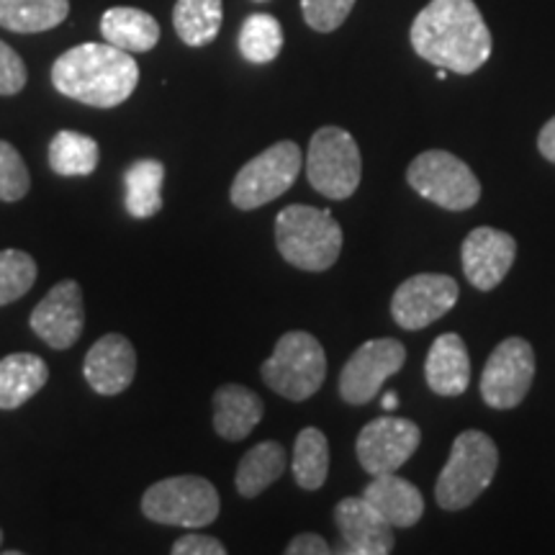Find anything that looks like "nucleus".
<instances>
[{
  "mask_svg": "<svg viewBox=\"0 0 555 555\" xmlns=\"http://www.w3.org/2000/svg\"><path fill=\"white\" fill-rule=\"evenodd\" d=\"M172 555H227V547L221 545V540L211 538V535H183L176 540L172 545Z\"/></svg>",
  "mask_w": 555,
  "mask_h": 555,
  "instance_id": "nucleus-34",
  "label": "nucleus"
},
{
  "mask_svg": "<svg viewBox=\"0 0 555 555\" xmlns=\"http://www.w3.org/2000/svg\"><path fill=\"white\" fill-rule=\"evenodd\" d=\"M50 380V367L31 352H13L0 360V409H18L37 397Z\"/></svg>",
  "mask_w": 555,
  "mask_h": 555,
  "instance_id": "nucleus-21",
  "label": "nucleus"
},
{
  "mask_svg": "<svg viewBox=\"0 0 555 555\" xmlns=\"http://www.w3.org/2000/svg\"><path fill=\"white\" fill-rule=\"evenodd\" d=\"M397 406H399V397L393 391H388L384 397V409H386V412H393Z\"/></svg>",
  "mask_w": 555,
  "mask_h": 555,
  "instance_id": "nucleus-37",
  "label": "nucleus"
},
{
  "mask_svg": "<svg viewBox=\"0 0 555 555\" xmlns=\"http://www.w3.org/2000/svg\"><path fill=\"white\" fill-rule=\"evenodd\" d=\"M311 189L332 201L350 198L363 178V157L350 131L322 127L311 137L307 155Z\"/></svg>",
  "mask_w": 555,
  "mask_h": 555,
  "instance_id": "nucleus-7",
  "label": "nucleus"
},
{
  "mask_svg": "<svg viewBox=\"0 0 555 555\" xmlns=\"http://www.w3.org/2000/svg\"><path fill=\"white\" fill-rule=\"evenodd\" d=\"M535 380V350L522 337H506L494 347L481 373V397L491 409H515Z\"/></svg>",
  "mask_w": 555,
  "mask_h": 555,
  "instance_id": "nucleus-10",
  "label": "nucleus"
},
{
  "mask_svg": "<svg viewBox=\"0 0 555 555\" xmlns=\"http://www.w3.org/2000/svg\"><path fill=\"white\" fill-rule=\"evenodd\" d=\"M517 242L502 229L478 227L463 240L461 260L468 283L478 291H494L515 266Z\"/></svg>",
  "mask_w": 555,
  "mask_h": 555,
  "instance_id": "nucleus-14",
  "label": "nucleus"
},
{
  "mask_svg": "<svg viewBox=\"0 0 555 555\" xmlns=\"http://www.w3.org/2000/svg\"><path fill=\"white\" fill-rule=\"evenodd\" d=\"M69 0H0V26L16 34H39L60 26Z\"/></svg>",
  "mask_w": 555,
  "mask_h": 555,
  "instance_id": "nucleus-25",
  "label": "nucleus"
},
{
  "mask_svg": "<svg viewBox=\"0 0 555 555\" xmlns=\"http://www.w3.org/2000/svg\"><path fill=\"white\" fill-rule=\"evenodd\" d=\"M26 86V65L13 47L0 41V95H16Z\"/></svg>",
  "mask_w": 555,
  "mask_h": 555,
  "instance_id": "nucleus-33",
  "label": "nucleus"
},
{
  "mask_svg": "<svg viewBox=\"0 0 555 555\" xmlns=\"http://www.w3.org/2000/svg\"><path fill=\"white\" fill-rule=\"evenodd\" d=\"M266 406L247 386L227 384L214 393V429L229 442H240L262 422Z\"/></svg>",
  "mask_w": 555,
  "mask_h": 555,
  "instance_id": "nucleus-20",
  "label": "nucleus"
},
{
  "mask_svg": "<svg viewBox=\"0 0 555 555\" xmlns=\"http://www.w3.org/2000/svg\"><path fill=\"white\" fill-rule=\"evenodd\" d=\"M291 470H294L296 483L301 486V489H322L330 476V442L322 429L307 427L298 433Z\"/></svg>",
  "mask_w": 555,
  "mask_h": 555,
  "instance_id": "nucleus-27",
  "label": "nucleus"
},
{
  "mask_svg": "<svg viewBox=\"0 0 555 555\" xmlns=\"http://www.w3.org/2000/svg\"><path fill=\"white\" fill-rule=\"evenodd\" d=\"M37 281V262L24 249H3L0 253V307L16 301Z\"/></svg>",
  "mask_w": 555,
  "mask_h": 555,
  "instance_id": "nucleus-30",
  "label": "nucleus"
},
{
  "mask_svg": "<svg viewBox=\"0 0 555 555\" xmlns=\"http://www.w3.org/2000/svg\"><path fill=\"white\" fill-rule=\"evenodd\" d=\"M283 50V29L270 13H253L240 31V52L253 65H268Z\"/></svg>",
  "mask_w": 555,
  "mask_h": 555,
  "instance_id": "nucleus-29",
  "label": "nucleus"
},
{
  "mask_svg": "<svg viewBox=\"0 0 555 555\" xmlns=\"http://www.w3.org/2000/svg\"><path fill=\"white\" fill-rule=\"evenodd\" d=\"M0 543H3V532H0Z\"/></svg>",
  "mask_w": 555,
  "mask_h": 555,
  "instance_id": "nucleus-39",
  "label": "nucleus"
},
{
  "mask_svg": "<svg viewBox=\"0 0 555 555\" xmlns=\"http://www.w3.org/2000/svg\"><path fill=\"white\" fill-rule=\"evenodd\" d=\"M288 555H330L332 547L327 540L317 532H304V535H296L291 543L286 545Z\"/></svg>",
  "mask_w": 555,
  "mask_h": 555,
  "instance_id": "nucleus-35",
  "label": "nucleus"
},
{
  "mask_svg": "<svg viewBox=\"0 0 555 555\" xmlns=\"http://www.w3.org/2000/svg\"><path fill=\"white\" fill-rule=\"evenodd\" d=\"M124 185H127L129 217L152 219L163 208V185H165V165L159 159H137L124 172Z\"/></svg>",
  "mask_w": 555,
  "mask_h": 555,
  "instance_id": "nucleus-24",
  "label": "nucleus"
},
{
  "mask_svg": "<svg viewBox=\"0 0 555 555\" xmlns=\"http://www.w3.org/2000/svg\"><path fill=\"white\" fill-rule=\"evenodd\" d=\"M86 327L82 291L78 281H62L31 311V330L52 350H67L78 343Z\"/></svg>",
  "mask_w": 555,
  "mask_h": 555,
  "instance_id": "nucleus-15",
  "label": "nucleus"
},
{
  "mask_svg": "<svg viewBox=\"0 0 555 555\" xmlns=\"http://www.w3.org/2000/svg\"><path fill=\"white\" fill-rule=\"evenodd\" d=\"M406 363V347L393 337L367 339L352 352L339 373V397L347 404L363 406L378 397L380 386Z\"/></svg>",
  "mask_w": 555,
  "mask_h": 555,
  "instance_id": "nucleus-11",
  "label": "nucleus"
},
{
  "mask_svg": "<svg viewBox=\"0 0 555 555\" xmlns=\"http://www.w3.org/2000/svg\"><path fill=\"white\" fill-rule=\"evenodd\" d=\"M461 288L455 278L442 273H420L406 278L391 298V317L401 330H425L448 314L457 304Z\"/></svg>",
  "mask_w": 555,
  "mask_h": 555,
  "instance_id": "nucleus-12",
  "label": "nucleus"
},
{
  "mask_svg": "<svg viewBox=\"0 0 555 555\" xmlns=\"http://www.w3.org/2000/svg\"><path fill=\"white\" fill-rule=\"evenodd\" d=\"M538 150H540V155L547 159V163H555V116L545 124L543 129H540Z\"/></svg>",
  "mask_w": 555,
  "mask_h": 555,
  "instance_id": "nucleus-36",
  "label": "nucleus"
},
{
  "mask_svg": "<svg viewBox=\"0 0 555 555\" xmlns=\"http://www.w3.org/2000/svg\"><path fill=\"white\" fill-rule=\"evenodd\" d=\"M406 183L422 198L446 211H468L481 198V183L461 157L446 150H427L409 165Z\"/></svg>",
  "mask_w": 555,
  "mask_h": 555,
  "instance_id": "nucleus-8",
  "label": "nucleus"
},
{
  "mask_svg": "<svg viewBox=\"0 0 555 555\" xmlns=\"http://www.w3.org/2000/svg\"><path fill=\"white\" fill-rule=\"evenodd\" d=\"M31 178L24 157L13 144L0 139V201H21L29 193Z\"/></svg>",
  "mask_w": 555,
  "mask_h": 555,
  "instance_id": "nucleus-31",
  "label": "nucleus"
},
{
  "mask_svg": "<svg viewBox=\"0 0 555 555\" xmlns=\"http://www.w3.org/2000/svg\"><path fill=\"white\" fill-rule=\"evenodd\" d=\"M52 82L67 99L93 108H114L134 93L139 67L119 47L88 41L60 54L52 65Z\"/></svg>",
  "mask_w": 555,
  "mask_h": 555,
  "instance_id": "nucleus-2",
  "label": "nucleus"
},
{
  "mask_svg": "<svg viewBox=\"0 0 555 555\" xmlns=\"http://www.w3.org/2000/svg\"><path fill=\"white\" fill-rule=\"evenodd\" d=\"M448 78V69L446 67H437V80H446Z\"/></svg>",
  "mask_w": 555,
  "mask_h": 555,
  "instance_id": "nucleus-38",
  "label": "nucleus"
},
{
  "mask_svg": "<svg viewBox=\"0 0 555 555\" xmlns=\"http://www.w3.org/2000/svg\"><path fill=\"white\" fill-rule=\"evenodd\" d=\"M217 486L201 476H172L152 483L142 496L144 517L168 527L211 525L219 517Z\"/></svg>",
  "mask_w": 555,
  "mask_h": 555,
  "instance_id": "nucleus-6",
  "label": "nucleus"
},
{
  "mask_svg": "<svg viewBox=\"0 0 555 555\" xmlns=\"http://www.w3.org/2000/svg\"><path fill=\"white\" fill-rule=\"evenodd\" d=\"M356 0H301L304 21L319 34L337 31L350 16Z\"/></svg>",
  "mask_w": 555,
  "mask_h": 555,
  "instance_id": "nucleus-32",
  "label": "nucleus"
},
{
  "mask_svg": "<svg viewBox=\"0 0 555 555\" xmlns=\"http://www.w3.org/2000/svg\"><path fill=\"white\" fill-rule=\"evenodd\" d=\"M101 34L108 44L124 52H150L159 41V24L147 11L116 5L101 18Z\"/></svg>",
  "mask_w": 555,
  "mask_h": 555,
  "instance_id": "nucleus-22",
  "label": "nucleus"
},
{
  "mask_svg": "<svg viewBox=\"0 0 555 555\" xmlns=\"http://www.w3.org/2000/svg\"><path fill=\"white\" fill-rule=\"evenodd\" d=\"M499 468L496 442L481 429H466L455 437L446 468L435 486L437 504L446 512H461L489 489Z\"/></svg>",
  "mask_w": 555,
  "mask_h": 555,
  "instance_id": "nucleus-4",
  "label": "nucleus"
},
{
  "mask_svg": "<svg viewBox=\"0 0 555 555\" xmlns=\"http://www.w3.org/2000/svg\"><path fill=\"white\" fill-rule=\"evenodd\" d=\"M335 522L345 553L350 555H388L397 545L393 527L384 522L363 496H347L335 506Z\"/></svg>",
  "mask_w": 555,
  "mask_h": 555,
  "instance_id": "nucleus-16",
  "label": "nucleus"
},
{
  "mask_svg": "<svg viewBox=\"0 0 555 555\" xmlns=\"http://www.w3.org/2000/svg\"><path fill=\"white\" fill-rule=\"evenodd\" d=\"M101 147L93 137L80 131H60L50 142V168L57 176L80 178L99 168Z\"/></svg>",
  "mask_w": 555,
  "mask_h": 555,
  "instance_id": "nucleus-28",
  "label": "nucleus"
},
{
  "mask_svg": "<svg viewBox=\"0 0 555 555\" xmlns=\"http://www.w3.org/2000/svg\"><path fill=\"white\" fill-rule=\"evenodd\" d=\"M262 378L278 397L307 401L327 378V356L309 332H286L275 343L273 356L262 363Z\"/></svg>",
  "mask_w": 555,
  "mask_h": 555,
  "instance_id": "nucleus-5",
  "label": "nucleus"
},
{
  "mask_svg": "<svg viewBox=\"0 0 555 555\" xmlns=\"http://www.w3.org/2000/svg\"><path fill=\"white\" fill-rule=\"evenodd\" d=\"M88 386L101 397H119L127 391L137 373L134 345L124 335H106L88 350L86 365Z\"/></svg>",
  "mask_w": 555,
  "mask_h": 555,
  "instance_id": "nucleus-17",
  "label": "nucleus"
},
{
  "mask_svg": "<svg viewBox=\"0 0 555 555\" xmlns=\"http://www.w3.org/2000/svg\"><path fill=\"white\" fill-rule=\"evenodd\" d=\"M304 168V152L296 142H275L237 172L229 198L242 211H253L283 196Z\"/></svg>",
  "mask_w": 555,
  "mask_h": 555,
  "instance_id": "nucleus-9",
  "label": "nucleus"
},
{
  "mask_svg": "<svg viewBox=\"0 0 555 555\" xmlns=\"http://www.w3.org/2000/svg\"><path fill=\"white\" fill-rule=\"evenodd\" d=\"M422 433L414 422L401 416H380L360 429L356 453L367 476L397 474L416 453Z\"/></svg>",
  "mask_w": 555,
  "mask_h": 555,
  "instance_id": "nucleus-13",
  "label": "nucleus"
},
{
  "mask_svg": "<svg viewBox=\"0 0 555 555\" xmlns=\"http://www.w3.org/2000/svg\"><path fill=\"white\" fill-rule=\"evenodd\" d=\"M425 378L429 391L437 397L453 399L466 393L470 384V358L461 335L448 332L435 339L425 360Z\"/></svg>",
  "mask_w": 555,
  "mask_h": 555,
  "instance_id": "nucleus-18",
  "label": "nucleus"
},
{
  "mask_svg": "<svg viewBox=\"0 0 555 555\" xmlns=\"http://www.w3.org/2000/svg\"><path fill=\"white\" fill-rule=\"evenodd\" d=\"M363 499L391 527H414L425 515V499L412 481L397 474L371 476Z\"/></svg>",
  "mask_w": 555,
  "mask_h": 555,
  "instance_id": "nucleus-19",
  "label": "nucleus"
},
{
  "mask_svg": "<svg viewBox=\"0 0 555 555\" xmlns=\"http://www.w3.org/2000/svg\"><path fill=\"white\" fill-rule=\"evenodd\" d=\"M224 18L221 0H178L172 11L176 34L189 47H206L217 39Z\"/></svg>",
  "mask_w": 555,
  "mask_h": 555,
  "instance_id": "nucleus-26",
  "label": "nucleus"
},
{
  "mask_svg": "<svg viewBox=\"0 0 555 555\" xmlns=\"http://www.w3.org/2000/svg\"><path fill=\"white\" fill-rule=\"evenodd\" d=\"M422 60L448 73L474 75L491 57V31L474 0H433L409 29Z\"/></svg>",
  "mask_w": 555,
  "mask_h": 555,
  "instance_id": "nucleus-1",
  "label": "nucleus"
},
{
  "mask_svg": "<svg viewBox=\"0 0 555 555\" xmlns=\"http://www.w3.org/2000/svg\"><path fill=\"white\" fill-rule=\"evenodd\" d=\"M283 474H286V450L281 442L266 440L247 450L237 466L234 483H237L240 496L255 499L270 489Z\"/></svg>",
  "mask_w": 555,
  "mask_h": 555,
  "instance_id": "nucleus-23",
  "label": "nucleus"
},
{
  "mask_svg": "<svg viewBox=\"0 0 555 555\" xmlns=\"http://www.w3.org/2000/svg\"><path fill=\"white\" fill-rule=\"evenodd\" d=\"M275 245L281 258L307 273H324L343 253V227L317 206H286L275 219Z\"/></svg>",
  "mask_w": 555,
  "mask_h": 555,
  "instance_id": "nucleus-3",
  "label": "nucleus"
}]
</instances>
